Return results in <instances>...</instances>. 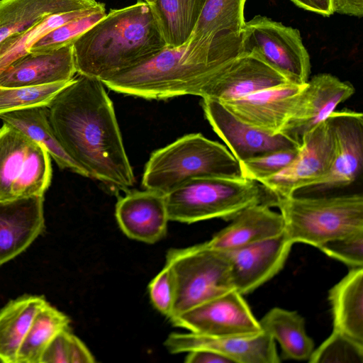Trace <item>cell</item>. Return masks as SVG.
Returning a JSON list of instances; mask_svg holds the SVG:
<instances>
[{
	"mask_svg": "<svg viewBox=\"0 0 363 363\" xmlns=\"http://www.w3.org/2000/svg\"><path fill=\"white\" fill-rule=\"evenodd\" d=\"M96 0H0V43L46 16L96 6Z\"/></svg>",
	"mask_w": 363,
	"mask_h": 363,
	"instance_id": "cell-23",
	"label": "cell"
},
{
	"mask_svg": "<svg viewBox=\"0 0 363 363\" xmlns=\"http://www.w3.org/2000/svg\"><path fill=\"white\" fill-rule=\"evenodd\" d=\"M48 108L57 139L89 178L112 191L133 186L135 176L113 104L101 80L78 74Z\"/></svg>",
	"mask_w": 363,
	"mask_h": 363,
	"instance_id": "cell-1",
	"label": "cell"
},
{
	"mask_svg": "<svg viewBox=\"0 0 363 363\" xmlns=\"http://www.w3.org/2000/svg\"><path fill=\"white\" fill-rule=\"evenodd\" d=\"M289 82L252 55H241L203 92L201 98L220 102L239 99Z\"/></svg>",
	"mask_w": 363,
	"mask_h": 363,
	"instance_id": "cell-21",
	"label": "cell"
},
{
	"mask_svg": "<svg viewBox=\"0 0 363 363\" xmlns=\"http://www.w3.org/2000/svg\"><path fill=\"white\" fill-rule=\"evenodd\" d=\"M69 363H93L96 362L84 343L77 336L70 333L69 339Z\"/></svg>",
	"mask_w": 363,
	"mask_h": 363,
	"instance_id": "cell-39",
	"label": "cell"
},
{
	"mask_svg": "<svg viewBox=\"0 0 363 363\" xmlns=\"http://www.w3.org/2000/svg\"><path fill=\"white\" fill-rule=\"evenodd\" d=\"M206 120L240 162L265 152L299 147L282 134L269 135L237 118L218 101L202 98Z\"/></svg>",
	"mask_w": 363,
	"mask_h": 363,
	"instance_id": "cell-15",
	"label": "cell"
},
{
	"mask_svg": "<svg viewBox=\"0 0 363 363\" xmlns=\"http://www.w3.org/2000/svg\"><path fill=\"white\" fill-rule=\"evenodd\" d=\"M355 89L350 82L320 73L308 80L282 134L301 146L303 137L320 123L325 121L336 107L350 98Z\"/></svg>",
	"mask_w": 363,
	"mask_h": 363,
	"instance_id": "cell-12",
	"label": "cell"
},
{
	"mask_svg": "<svg viewBox=\"0 0 363 363\" xmlns=\"http://www.w3.org/2000/svg\"><path fill=\"white\" fill-rule=\"evenodd\" d=\"M247 0H206L191 35L203 38L223 31L240 33Z\"/></svg>",
	"mask_w": 363,
	"mask_h": 363,
	"instance_id": "cell-31",
	"label": "cell"
},
{
	"mask_svg": "<svg viewBox=\"0 0 363 363\" xmlns=\"http://www.w3.org/2000/svg\"><path fill=\"white\" fill-rule=\"evenodd\" d=\"M297 6L323 16L334 13L331 0H291Z\"/></svg>",
	"mask_w": 363,
	"mask_h": 363,
	"instance_id": "cell-42",
	"label": "cell"
},
{
	"mask_svg": "<svg viewBox=\"0 0 363 363\" xmlns=\"http://www.w3.org/2000/svg\"><path fill=\"white\" fill-rule=\"evenodd\" d=\"M104 7V4L99 2L96 6L87 9L51 14L26 30L7 38L0 43V72L28 53L30 48L51 30Z\"/></svg>",
	"mask_w": 363,
	"mask_h": 363,
	"instance_id": "cell-30",
	"label": "cell"
},
{
	"mask_svg": "<svg viewBox=\"0 0 363 363\" xmlns=\"http://www.w3.org/2000/svg\"><path fill=\"white\" fill-rule=\"evenodd\" d=\"M72 79L40 86H0V115L33 107H48Z\"/></svg>",
	"mask_w": 363,
	"mask_h": 363,
	"instance_id": "cell-32",
	"label": "cell"
},
{
	"mask_svg": "<svg viewBox=\"0 0 363 363\" xmlns=\"http://www.w3.org/2000/svg\"><path fill=\"white\" fill-rule=\"evenodd\" d=\"M335 140V158L328 175L306 189L323 191L346 186L360 174L363 166V115L350 109L334 111L328 116Z\"/></svg>",
	"mask_w": 363,
	"mask_h": 363,
	"instance_id": "cell-14",
	"label": "cell"
},
{
	"mask_svg": "<svg viewBox=\"0 0 363 363\" xmlns=\"http://www.w3.org/2000/svg\"><path fill=\"white\" fill-rule=\"evenodd\" d=\"M68 329L59 332L44 349L39 363H69Z\"/></svg>",
	"mask_w": 363,
	"mask_h": 363,
	"instance_id": "cell-38",
	"label": "cell"
},
{
	"mask_svg": "<svg viewBox=\"0 0 363 363\" xmlns=\"http://www.w3.org/2000/svg\"><path fill=\"white\" fill-rule=\"evenodd\" d=\"M77 69L72 45L46 52H28L0 72V86L49 84L72 79Z\"/></svg>",
	"mask_w": 363,
	"mask_h": 363,
	"instance_id": "cell-20",
	"label": "cell"
},
{
	"mask_svg": "<svg viewBox=\"0 0 363 363\" xmlns=\"http://www.w3.org/2000/svg\"><path fill=\"white\" fill-rule=\"evenodd\" d=\"M300 147L279 149L240 161L242 177L260 183L288 167Z\"/></svg>",
	"mask_w": 363,
	"mask_h": 363,
	"instance_id": "cell-35",
	"label": "cell"
},
{
	"mask_svg": "<svg viewBox=\"0 0 363 363\" xmlns=\"http://www.w3.org/2000/svg\"><path fill=\"white\" fill-rule=\"evenodd\" d=\"M201 177H242L240 162L228 148L201 133H190L151 154L142 185L165 195Z\"/></svg>",
	"mask_w": 363,
	"mask_h": 363,
	"instance_id": "cell-5",
	"label": "cell"
},
{
	"mask_svg": "<svg viewBox=\"0 0 363 363\" xmlns=\"http://www.w3.org/2000/svg\"><path fill=\"white\" fill-rule=\"evenodd\" d=\"M43 196L0 200V266L25 251L45 229Z\"/></svg>",
	"mask_w": 363,
	"mask_h": 363,
	"instance_id": "cell-18",
	"label": "cell"
},
{
	"mask_svg": "<svg viewBox=\"0 0 363 363\" xmlns=\"http://www.w3.org/2000/svg\"><path fill=\"white\" fill-rule=\"evenodd\" d=\"M305 85L288 82L220 103L242 121L274 135L288 121Z\"/></svg>",
	"mask_w": 363,
	"mask_h": 363,
	"instance_id": "cell-16",
	"label": "cell"
},
{
	"mask_svg": "<svg viewBox=\"0 0 363 363\" xmlns=\"http://www.w3.org/2000/svg\"><path fill=\"white\" fill-rule=\"evenodd\" d=\"M50 156L14 127L0 128V200L44 196L50 185Z\"/></svg>",
	"mask_w": 363,
	"mask_h": 363,
	"instance_id": "cell-9",
	"label": "cell"
},
{
	"mask_svg": "<svg viewBox=\"0 0 363 363\" xmlns=\"http://www.w3.org/2000/svg\"><path fill=\"white\" fill-rule=\"evenodd\" d=\"M334 13L361 18L363 0H331Z\"/></svg>",
	"mask_w": 363,
	"mask_h": 363,
	"instance_id": "cell-41",
	"label": "cell"
},
{
	"mask_svg": "<svg viewBox=\"0 0 363 363\" xmlns=\"http://www.w3.org/2000/svg\"><path fill=\"white\" fill-rule=\"evenodd\" d=\"M148 292L153 306L169 319L176 297V280L169 264L165 263L164 268L150 282Z\"/></svg>",
	"mask_w": 363,
	"mask_h": 363,
	"instance_id": "cell-37",
	"label": "cell"
},
{
	"mask_svg": "<svg viewBox=\"0 0 363 363\" xmlns=\"http://www.w3.org/2000/svg\"><path fill=\"white\" fill-rule=\"evenodd\" d=\"M42 296L25 295L0 310V362L16 363L18 351L37 311L46 303Z\"/></svg>",
	"mask_w": 363,
	"mask_h": 363,
	"instance_id": "cell-27",
	"label": "cell"
},
{
	"mask_svg": "<svg viewBox=\"0 0 363 363\" xmlns=\"http://www.w3.org/2000/svg\"><path fill=\"white\" fill-rule=\"evenodd\" d=\"M4 123L18 129L41 145L60 169L89 177L87 172L65 151L50 124L48 108L38 106L0 115Z\"/></svg>",
	"mask_w": 363,
	"mask_h": 363,
	"instance_id": "cell-24",
	"label": "cell"
},
{
	"mask_svg": "<svg viewBox=\"0 0 363 363\" xmlns=\"http://www.w3.org/2000/svg\"><path fill=\"white\" fill-rule=\"evenodd\" d=\"M285 233L293 242L319 247L323 243L363 230L360 194L325 197L279 198Z\"/></svg>",
	"mask_w": 363,
	"mask_h": 363,
	"instance_id": "cell-6",
	"label": "cell"
},
{
	"mask_svg": "<svg viewBox=\"0 0 363 363\" xmlns=\"http://www.w3.org/2000/svg\"><path fill=\"white\" fill-rule=\"evenodd\" d=\"M242 55H252L289 83L304 85L311 73L309 54L296 28L263 16L245 21L240 32Z\"/></svg>",
	"mask_w": 363,
	"mask_h": 363,
	"instance_id": "cell-8",
	"label": "cell"
},
{
	"mask_svg": "<svg viewBox=\"0 0 363 363\" xmlns=\"http://www.w3.org/2000/svg\"><path fill=\"white\" fill-rule=\"evenodd\" d=\"M167 43L143 1L112 9L72 44L77 74L104 81L152 58Z\"/></svg>",
	"mask_w": 363,
	"mask_h": 363,
	"instance_id": "cell-3",
	"label": "cell"
},
{
	"mask_svg": "<svg viewBox=\"0 0 363 363\" xmlns=\"http://www.w3.org/2000/svg\"><path fill=\"white\" fill-rule=\"evenodd\" d=\"M164 345L172 354L208 349L228 357L233 363H277L281 360L274 340L268 333L248 337H217L189 332L172 333Z\"/></svg>",
	"mask_w": 363,
	"mask_h": 363,
	"instance_id": "cell-17",
	"label": "cell"
},
{
	"mask_svg": "<svg viewBox=\"0 0 363 363\" xmlns=\"http://www.w3.org/2000/svg\"><path fill=\"white\" fill-rule=\"evenodd\" d=\"M206 0H156L150 5L167 46L177 47L190 38Z\"/></svg>",
	"mask_w": 363,
	"mask_h": 363,
	"instance_id": "cell-28",
	"label": "cell"
},
{
	"mask_svg": "<svg viewBox=\"0 0 363 363\" xmlns=\"http://www.w3.org/2000/svg\"><path fill=\"white\" fill-rule=\"evenodd\" d=\"M285 231L282 215L259 203L250 206L217 233L206 244L219 251H228L277 237Z\"/></svg>",
	"mask_w": 363,
	"mask_h": 363,
	"instance_id": "cell-22",
	"label": "cell"
},
{
	"mask_svg": "<svg viewBox=\"0 0 363 363\" xmlns=\"http://www.w3.org/2000/svg\"><path fill=\"white\" fill-rule=\"evenodd\" d=\"M335 158V140L328 118L303 138L294 161L279 173L260 182L278 199L318 184L329 173Z\"/></svg>",
	"mask_w": 363,
	"mask_h": 363,
	"instance_id": "cell-10",
	"label": "cell"
},
{
	"mask_svg": "<svg viewBox=\"0 0 363 363\" xmlns=\"http://www.w3.org/2000/svg\"><path fill=\"white\" fill-rule=\"evenodd\" d=\"M311 363H363V342L335 330L316 349Z\"/></svg>",
	"mask_w": 363,
	"mask_h": 363,
	"instance_id": "cell-33",
	"label": "cell"
},
{
	"mask_svg": "<svg viewBox=\"0 0 363 363\" xmlns=\"http://www.w3.org/2000/svg\"><path fill=\"white\" fill-rule=\"evenodd\" d=\"M106 14V9L103 8L89 15L65 23L39 39L30 48L29 52H46L72 45L81 35Z\"/></svg>",
	"mask_w": 363,
	"mask_h": 363,
	"instance_id": "cell-34",
	"label": "cell"
},
{
	"mask_svg": "<svg viewBox=\"0 0 363 363\" xmlns=\"http://www.w3.org/2000/svg\"><path fill=\"white\" fill-rule=\"evenodd\" d=\"M70 320L46 302L35 313L17 353L16 363H39L50 341L60 331L68 329Z\"/></svg>",
	"mask_w": 363,
	"mask_h": 363,
	"instance_id": "cell-29",
	"label": "cell"
},
{
	"mask_svg": "<svg viewBox=\"0 0 363 363\" xmlns=\"http://www.w3.org/2000/svg\"><path fill=\"white\" fill-rule=\"evenodd\" d=\"M333 330L363 342V267L352 268L329 291Z\"/></svg>",
	"mask_w": 363,
	"mask_h": 363,
	"instance_id": "cell-25",
	"label": "cell"
},
{
	"mask_svg": "<svg viewBox=\"0 0 363 363\" xmlns=\"http://www.w3.org/2000/svg\"><path fill=\"white\" fill-rule=\"evenodd\" d=\"M166 264L173 270L176 297L169 320L205 301L235 289L223 252L206 242L168 250Z\"/></svg>",
	"mask_w": 363,
	"mask_h": 363,
	"instance_id": "cell-7",
	"label": "cell"
},
{
	"mask_svg": "<svg viewBox=\"0 0 363 363\" xmlns=\"http://www.w3.org/2000/svg\"><path fill=\"white\" fill-rule=\"evenodd\" d=\"M259 323L264 332L279 342L284 359H309L314 342L306 332L303 318L296 311L273 308Z\"/></svg>",
	"mask_w": 363,
	"mask_h": 363,
	"instance_id": "cell-26",
	"label": "cell"
},
{
	"mask_svg": "<svg viewBox=\"0 0 363 363\" xmlns=\"http://www.w3.org/2000/svg\"><path fill=\"white\" fill-rule=\"evenodd\" d=\"M115 216L127 237L149 244L166 235L169 221L165 195L150 189L131 191L121 197Z\"/></svg>",
	"mask_w": 363,
	"mask_h": 363,
	"instance_id": "cell-19",
	"label": "cell"
},
{
	"mask_svg": "<svg viewBox=\"0 0 363 363\" xmlns=\"http://www.w3.org/2000/svg\"><path fill=\"white\" fill-rule=\"evenodd\" d=\"M241 55L240 33L191 35L184 44L166 46L143 64L101 82L113 91L145 99L201 97Z\"/></svg>",
	"mask_w": 363,
	"mask_h": 363,
	"instance_id": "cell-2",
	"label": "cell"
},
{
	"mask_svg": "<svg viewBox=\"0 0 363 363\" xmlns=\"http://www.w3.org/2000/svg\"><path fill=\"white\" fill-rule=\"evenodd\" d=\"M184 360L186 363H233L223 354L208 349L189 351Z\"/></svg>",
	"mask_w": 363,
	"mask_h": 363,
	"instance_id": "cell-40",
	"label": "cell"
},
{
	"mask_svg": "<svg viewBox=\"0 0 363 363\" xmlns=\"http://www.w3.org/2000/svg\"><path fill=\"white\" fill-rule=\"evenodd\" d=\"M143 1H145L149 5H152L156 1V0H143Z\"/></svg>",
	"mask_w": 363,
	"mask_h": 363,
	"instance_id": "cell-43",
	"label": "cell"
},
{
	"mask_svg": "<svg viewBox=\"0 0 363 363\" xmlns=\"http://www.w3.org/2000/svg\"><path fill=\"white\" fill-rule=\"evenodd\" d=\"M318 248L352 268L363 267V230L329 240Z\"/></svg>",
	"mask_w": 363,
	"mask_h": 363,
	"instance_id": "cell-36",
	"label": "cell"
},
{
	"mask_svg": "<svg viewBox=\"0 0 363 363\" xmlns=\"http://www.w3.org/2000/svg\"><path fill=\"white\" fill-rule=\"evenodd\" d=\"M294 243L280 235L228 251L233 287L242 295L255 291L283 268Z\"/></svg>",
	"mask_w": 363,
	"mask_h": 363,
	"instance_id": "cell-13",
	"label": "cell"
},
{
	"mask_svg": "<svg viewBox=\"0 0 363 363\" xmlns=\"http://www.w3.org/2000/svg\"><path fill=\"white\" fill-rule=\"evenodd\" d=\"M277 201L262 184L243 177H197L165 194L169 221L184 223L212 218L231 220L250 206H276Z\"/></svg>",
	"mask_w": 363,
	"mask_h": 363,
	"instance_id": "cell-4",
	"label": "cell"
},
{
	"mask_svg": "<svg viewBox=\"0 0 363 363\" xmlns=\"http://www.w3.org/2000/svg\"><path fill=\"white\" fill-rule=\"evenodd\" d=\"M170 321L189 332L217 337H248L263 331L242 295L235 289L189 309Z\"/></svg>",
	"mask_w": 363,
	"mask_h": 363,
	"instance_id": "cell-11",
	"label": "cell"
}]
</instances>
